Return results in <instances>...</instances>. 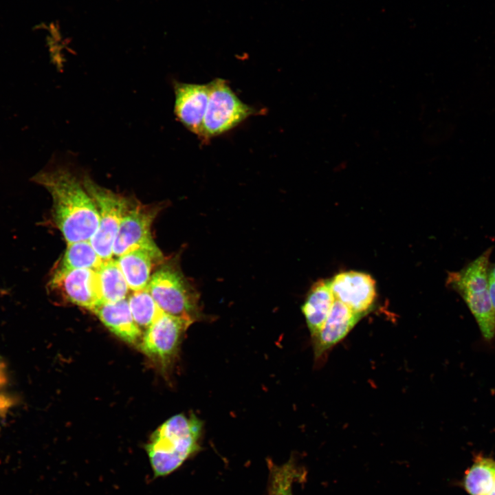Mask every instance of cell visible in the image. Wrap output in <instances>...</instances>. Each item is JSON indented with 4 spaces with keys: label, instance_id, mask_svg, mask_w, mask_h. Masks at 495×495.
<instances>
[{
    "label": "cell",
    "instance_id": "obj_1",
    "mask_svg": "<svg viewBox=\"0 0 495 495\" xmlns=\"http://www.w3.org/2000/svg\"><path fill=\"white\" fill-rule=\"evenodd\" d=\"M32 181L50 192L54 223L67 243L90 240L98 229L99 215L82 181L60 165L45 168Z\"/></svg>",
    "mask_w": 495,
    "mask_h": 495
},
{
    "label": "cell",
    "instance_id": "obj_2",
    "mask_svg": "<svg viewBox=\"0 0 495 495\" xmlns=\"http://www.w3.org/2000/svg\"><path fill=\"white\" fill-rule=\"evenodd\" d=\"M202 421L193 413L178 414L162 424L145 446L155 478L178 469L199 449Z\"/></svg>",
    "mask_w": 495,
    "mask_h": 495
},
{
    "label": "cell",
    "instance_id": "obj_3",
    "mask_svg": "<svg viewBox=\"0 0 495 495\" xmlns=\"http://www.w3.org/2000/svg\"><path fill=\"white\" fill-rule=\"evenodd\" d=\"M492 250V247L487 248L459 271L450 272L447 279V285L466 303L486 340L495 336V308L488 287Z\"/></svg>",
    "mask_w": 495,
    "mask_h": 495
},
{
    "label": "cell",
    "instance_id": "obj_4",
    "mask_svg": "<svg viewBox=\"0 0 495 495\" xmlns=\"http://www.w3.org/2000/svg\"><path fill=\"white\" fill-rule=\"evenodd\" d=\"M146 288L163 313L190 324L202 318L198 292L176 264L162 266Z\"/></svg>",
    "mask_w": 495,
    "mask_h": 495
},
{
    "label": "cell",
    "instance_id": "obj_5",
    "mask_svg": "<svg viewBox=\"0 0 495 495\" xmlns=\"http://www.w3.org/2000/svg\"><path fill=\"white\" fill-rule=\"evenodd\" d=\"M210 94L201 138L208 140L234 129L255 113L242 102L222 78L209 82Z\"/></svg>",
    "mask_w": 495,
    "mask_h": 495
},
{
    "label": "cell",
    "instance_id": "obj_6",
    "mask_svg": "<svg viewBox=\"0 0 495 495\" xmlns=\"http://www.w3.org/2000/svg\"><path fill=\"white\" fill-rule=\"evenodd\" d=\"M82 181L94 200L99 215L98 229L89 241L101 258L107 261L113 255L114 241L130 203L121 195L100 186L88 175H85Z\"/></svg>",
    "mask_w": 495,
    "mask_h": 495
},
{
    "label": "cell",
    "instance_id": "obj_7",
    "mask_svg": "<svg viewBox=\"0 0 495 495\" xmlns=\"http://www.w3.org/2000/svg\"><path fill=\"white\" fill-rule=\"evenodd\" d=\"M159 211L158 208L136 205L127 208L120 222L113 247L117 257L130 251L143 249L151 252L160 262L162 252L151 234V226Z\"/></svg>",
    "mask_w": 495,
    "mask_h": 495
},
{
    "label": "cell",
    "instance_id": "obj_8",
    "mask_svg": "<svg viewBox=\"0 0 495 495\" xmlns=\"http://www.w3.org/2000/svg\"><path fill=\"white\" fill-rule=\"evenodd\" d=\"M50 294L92 311L101 303L96 270L67 269L57 265L47 284Z\"/></svg>",
    "mask_w": 495,
    "mask_h": 495
},
{
    "label": "cell",
    "instance_id": "obj_9",
    "mask_svg": "<svg viewBox=\"0 0 495 495\" xmlns=\"http://www.w3.org/2000/svg\"><path fill=\"white\" fill-rule=\"evenodd\" d=\"M190 323L162 312L143 334L139 347L162 366L172 363Z\"/></svg>",
    "mask_w": 495,
    "mask_h": 495
},
{
    "label": "cell",
    "instance_id": "obj_10",
    "mask_svg": "<svg viewBox=\"0 0 495 495\" xmlns=\"http://www.w3.org/2000/svg\"><path fill=\"white\" fill-rule=\"evenodd\" d=\"M330 284L335 299L353 311L365 316L373 308L376 286L369 274L356 271L343 272L330 280Z\"/></svg>",
    "mask_w": 495,
    "mask_h": 495
},
{
    "label": "cell",
    "instance_id": "obj_11",
    "mask_svg": "<svg viewBox=\"0 0 495 495\" xmlns=\"http://www.w3.org/2000/svg\"><path fill=\"white\" fill-rule=\"evenodd\" d=\"M174 112L177 119L190 132L201 137L210 86L207 84L174 82Z\"/></svg>",
    "mask_w": 495,
    "mask_h": 495
},
{
    "label": "cell",
    "instance_id": "obj_12",
    "mask_svg": "<svg viewBox=\"0 0 495 495\" xmlns=\"http://www.w3.org/2000/svg\"><path fill=\"white\" fill-rule=\"evenodd\" d=\"M364 316L335 299L322 328L312 337L315 358H320L342 341Z\"/></svg>",
    "mask_w": 495,
    "mask_h": 495
},
{
    "label": "cell",
    "instance_id": "obj_13",
    "mask_svg": "<svg viewBox=\"0 0 495 495\" xmlns=\"http://www.w3.org/2000/svg\"><path fill=\"white\" fill-rule=\"evenodd\" d=\"M92 312L116 336L139 346L143 333L133 318L126 298L113 302H101Z\"/></svg>",
    "mask_w": 495,
    "mask_h": 495
},
{
    "label": "cell",
    "instance_id": "obj_14",
    "mask_svg": "<svg viewBox=\"0 0 495 495\" xmlns=\"http://www.w3.org/2000/svg\"><path fill=\"white\" fill-rule=\"evenodd\" d=\"M334 301L330 280H320L311 287L302 306L311 338L322 328Z\"/></svg>",
    "mask_w": 495,
    "mask_h": 495
},
{
    "label": "cell",
    "instance_id": "obj_15",
    "mask_svg": "<svg viewBox=\"0 0 495 495\" xmlns=\"http://www.w3.org/2000/svg\"><path fill=\"white\" fill-rule=\"evenodd\" d=\"M116 261L131 290L147 287L151 278L154 261H159L151 252L137 249L118 257Z\"/></svg>",
    "mask_w": 495,
    "mask_h": 495
},
{
    "label": "cell",
    "instance_id": "obj_16",
    "mask_svg": "<svg viewBox=\"0 0 495 495\" xmlns=\"http://www.w3.org/2000/svg\"><path fill=\"white\" fill-rule=\"evenodd\" d=\"M96 272L101 302H113L126 298L130 289L116 260L104 261Z\"/></svg>",
    "mask_w": 495,
    "mask_h": 495
},
{
    "label": "cell",
    "instance_id": "obj_17",
    "mask_svg": "<svg viewBox=\"0 0 495 495\" xmlns=\"http://www.w3.org/2000/svg\"><path fill=\"white\" fill-rule=\"evenodd\" d=\"M463 486L470 495H487L495 489V461L477 457L468 470Z\"/></svg>",
    "mask_w": 495,
    "mask_h": 495
},
{
    "label": "cell",
    "instance_id": "obj_18",
    "mask_svg": "<svg viewBox=\"0 0 495 495\" xmlns=\"http://www.w3.org/2000/svg\"><path fill=\"white\" fill-rule=\"evenodd\" d=\"M103 262L87 240L67 243L64 254L56 265L67 269L97 270Z\"/></svg>",
    "mask_w": 495,
    "mask_h": 495
},
{
    "label": "cell",
    "instance_id": "obj_19",
    "mask_svg": "<svg viewBox=\"0 0 495 495\" xmlns=\"http://www.w3.org/2000/svg\"><path fill=\"white\" fill-rule=\"evenodd\" d=\"M127 300L133 318L144 334L162 311L146 287L133 291Z\"/></svg>",
    "mask_w": 495,
    "mask_h": 495
},
{
    "label": "cell",
    "instance_id": "obj_20",
    "mask_svg": "<svg viewBox=\"0 0 495 495\" xmlns=\"http://www.w3.org/2000/svg\"><path fill=\"white\" fill-rule=\"evenodd\" d=\"M294 473L291 463L276 468L273 472L270 495H292V485Z\"/></svg>",
    "mask_w": 495,
    "mask_h": 495
},
{
    "label": "cell",
    "instance_id": "obj_21",
    "mask_svg": "<svg viewBox=\"0 0 495 495\" xmlns=\"http://www.w3.org/2000/svg\"><path fill=\"white\" fill-rule=\"evenodd\" d=\"M11 405L12 399L9 393L7 369L4 363L0 360V421L6 417Z\"/></svg>",
    "mask_w": 495,
    "mask_h": 495
},
{
    "label": "cell",
    "instance_id": "obj_22",
    "mask_svg": "<svg viewBox=\"0 0 495 495\" xmlns=\"http://www.w3.org/2000/svg\"><path fill=\"white\" fill-rule=\"evenodd\" d=\"M488 287L492 301L495 308V263L490 265L489 267Z\"/></svg>",
    "mask_w": 495,
    "mask_h": 495
}]
</instances>
